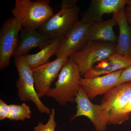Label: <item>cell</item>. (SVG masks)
Returning <instances> with one entry per match:
<instances>
[{"instance_id":"obj_1","label":"cell","mask_w":131,"mask_h":131,"mask_svg":"<svg viewBox=\"0 0 131 131\" xmlns=\"http://www.w3.org/2000/svg\"><path fill=\"white\" fill-rule=\"evenodd\" d=\"M77 0H63L60 11L38 29L52 39L65 37L79 21L80 7Z\"/></svg>"},{"instance_id":"obj_2","label":"cell","mask_w":131,"mask_h":131,"mask_svg":"<svg viewBox=\"0 0 131 131\" xmlns=\"http://www.w3.org/2000/svg\"><path fill=\"white\" fill-rule=\"evenodd\" d=\"M49 0H16L11 10L22 28L38 30L54 14Z\"/></svg>"},{"instance_id":"obj_3","label":"cell","mask_w":131,"mask_h":131,"mask_svg":"<svg viewBox=\"0 0 131 131\" xmlns=\"http://www.w3.org/2000/svg\"><path fill=\"white\" fill-rule=\"evenodd\" d=\"M81 75L77 66L70 57L61 70L55 86L46 96L54 99L60 105L75 102L81 86Z\"/></svg>"},{"instance_id":"obj_4","label":"cell","mask_w":131,"mask_h":131,"mask_svg":"<svg viewBox=\"0 0 131 131\" xmlns=\"http://www.w3.org/2000/svg\"><path fill=\"white\" fill-rule=\"evenodd\" d=\"M117 44L101 41H88L70 57L83 76L99 62L117 53Z\"/></svg>"},{"instance_id":"obj_5","label":"cell","mask_w":131,"mask_h":131,"mask_svg":"<svg viewBox=\"0 0 131 131\" xmlns=\"http://www.w3.org/2000/svg\"><path fill=\"white\" fill-rule=\"evenodd\" d=\"M14 63L18 73L16 86L20 100L23 102L31 101L40 113L50 114L51 110L42 103L36 91L32 69L22 56L15 58Z\"/></svg>"},{"instance_id":"obj_6","label":"cell","mask_w":131,"mask_h":131,"mask_svg":"<svg viewBox=\"0 0 131 131\" xmlns=\"http://www.w3.org/2000/svg\"><path fill=\"white\" fill-rule=\"evenodd\" d=\"M131 98V81L117 85L104 95L100 104L108 115V125L125 122L122 111Z\"/></svg>"},{"instance_id":"obj_7","label":"cell","mask_w":131,"mask_h":131,"mask_svg":"<svg viewBox=\"0 0 131 131\" xmlns=\"http://www.w3.org/2000/svg\"><path fill=\"white\" fill-rule=\"evenodd\" d=\"M22 27L14 17L7 19L0 29V70L9 66L19 41V34Z\"/></svg>"},{"instance_id":"obj_8","label":"cell","mask_w":131,"mask_h":131,"mask_svg":"<svg viewBox=\"0 0 131 131\" xmlns=\"http://www.w3.org/2000/svg\"><path fill=\"white\" fill-rule=\"evenodd\" d=\"M75 102L77 112L71 121L80 116H84L90 120L96 131H106L109 121L108 115L101 104H94L91 102L81 87Z\"/></svg>"},{"instance_id":"obj_9","label":"cell","mask_w":131,"mask_h":131,"mask_svg":"<svg viewBox=\"0 0 131 131\" xmlns=\"http://www.w3.org/2000/svg\"><path fill=\"white\" fill-rule=\"evenodd\" d=\"M91 24L86 18L82 16L81 19L61 39L56 54L57 58H69L86 43L88 42V31Z\"/></svg>"},{"instance_id":"obj_10","label":"cell","mask_w":131,"mask_h":131,"mask_svg":"<svg viewBox=\"0 0 131 131\" xmlns=\"http://www.w3.org/2000/svg\"><path fill=\"white\" fill-rule=\"evenodd\" d=\"M68 59L67 58H57L54 61L32 69L35 89L39 98L47 95L51 88L52 83Z\"/></svg>"},{"instance_id":"obj_11","label":"cell","mask_w":131,"mask_h":131,"mask_svg":"<svg viewBox=\"0 0 131 131\" xmlns=\"http://www.w3.org/2000/svg\"><path fill=\"white\" fill-rule=\"evenodd\" d=\"M124 70L93 78H81L80 86L90 100L98 95H105L118 85L120 77Z\"/></svg>"},{"instance_id":"obj_12","label":"cell","mask_w":131,"mask_h":131,"mask_svg":"<svg viewBox=\"0 0 131 131\" xmlns=\"http://www.w3.org/2000/svg\"><path fill=\"white\" fill-rule=\"evenodd\" d=\"M53 39L38 30L22 28L19 34L18 45L13 57L23 56L36 47L42 50L50 44Z\"/></svg>"},{"instance_id":"obj_13","label":"cell","mask_w":131,"mask_h":131,"mask_svg":"<svg viewBox=\"0 0 131 131\" xmlns=\"http://www.w3.org/2000/svg\"><path fill=\"white\" fill-rule=\"evenodd\" d=\"M130 0H92L83 15L91 23L103 20L104 15L116 13L129 3Z\"/></svg>"},{"instance_id":"obj_14","label":"cell","mask_w":131,"mask_h":131,"mask_svg":"<svg viewBox=\"0 0 131 131\" xmlns=\"http://www.w3.org/2000/svg\"><path fill=\"white\" fill-rule=\"evenodd\" d=\"M130 64L131 58L117 52L96 63L84 78H93L111 74L124 69Z\"/></svg>"},{"instance_id":"obj_15","label":"cell","mask_w":131,"mask_h":131,"mask_svg":"<svg viewBox=\"0 0 131 131\" xmlns=\"http://www.w3.org/2000/svg\"><path fill=\"white\" fill-rule=\"evenodd\" d=\"M117 25L114 18L91 24L88 32V41H101L117 44L118 36L113 28Z\"/></svg>"},{"instance_id":"obj_16","label":"cell","mask_w":131,"mask_h":131,"mask_svg":"<svg viewBox=\"0 0 131 131\" xmlns=\"http://www.w3.org/2000/svg\"><path fill=\"white\" fill-rule=\"evenodd\" d=\"M125 7L113 14V18L119 28L116 51L117 53L131 58V27L126 18Z\"/></svg>"},{"instance_id":"obj_17","label":"cell","mask_w":131,"mask_h":131,"mask_svg":"<svg viewBox=\"0 0 131 131\" xmlns=\"http://www.w3.org/2000/svg\"><path fill=\"white\" fill-rule=\"evenodd\" d=\"M62 39H54L51 43L40 51L32 54H26L22 57L28 66L35 69L48 62L49 59L56 55Z\"/></svg>"},{"instance_id":"obj_18","label":"cell","mask_w":131,"mask_h":131,"mask_svg":"<svg viewBox=\"0 0 131 131\" xmlns=\"http://www.w3.org/2000/svg\"><path fill=\"white\" fill-rule=\"evenodd\" d=\"M31 117L30 108L25 103L21 105H9V114L8 119L10 120L23 121L30 119Z\"/></svg>"},{"instance_id":"obj_19","label":"cell","mask_w":131,"mask_h":131,"mask_svg":"<svg viewBox=\"0 0 131 131\" xmlns=\"http://www.w3.org/2000/svg\"><path fill=\"white\" fill-rule=\"evenodd\" d=\"M55 110L52 108L47 123L44 124L42 122H39L37 126L34 127V131H55L57 125L55 121Z\"/></svg>"},{"instance_id":"obj_20","label":"cell","mask_w":131,"mask_h":131,"mask_svg":"<svg viewBox=\"0 0 131 131\" xmlns=\"http://www.w3.org/2000/svg\"><path fill=\"white\" fill-rule=\"evenodd\" d=\"M130 81H131V64L122 71L119 77L118 85Z\"/></svg>"},{"instance_id":"obj_21","label":"cell","mask_w":131,"mask_h":131,"mask_svg":"<svg viewBox=\"0 0 131 131\" xmlns=\"http://www.w3.org/2000/svg\"><path fill=\"white\" fill-rule=\"evenodd\" d=\"M9 114V105H8L2 99L0 100V120L8 118Z\"/></svg>"},{"instance_id":"obj_22","label":"cell","mask_w":131,"mask_h":131,"mask_svg":"<svg viewBox=\"0 0 131 131\" xmlns=\"http://www.w3.org/2000/svg\"><path fill=\"white\" fill-rule=\"evenodd\" d=\"M125 12L127 20L131 27V1L125 7Z\"/></svg>"}]
</instances>
